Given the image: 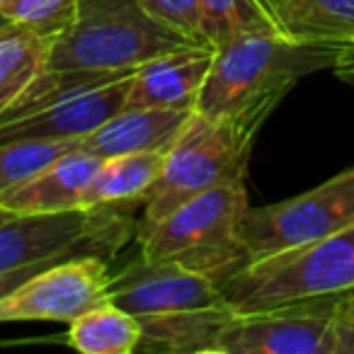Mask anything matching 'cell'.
Wrapping results in <instances>:
<instances>
[{"label": "cell", "instance_id": "6da1fadb", "mask_svg": "<svg viewBox=\"0 0 354 354\" xmlns=\"http://www.w3.org/2000/svg\"><path fill=\"white\" fill-rule=\"evenodd\" d=\"M335 49L296 44L272 32H245L216 46L197 112L265 124L296 80L333 68Z\"/></svg>", "mask_w": 354, "mask_h": 354}, {"label": "cell", "instance_id": "7a4b0ae2", "mask_svg": "<svg viewBox=\"0 0 354 354\" xmlns=\"http://www.w3.org/2000/svg\"><path fill=\"white\" fill-rule=\"evenodd\" d=\"M260 129L262 122L257 119H218L194 109L162 158L160 175L143 199L136 231L153 226L180 204L216 185L245 180Z\"/></svg>", "mask_w": 354, "mask_h": 354}, {"label": "cell", "instance_id": "3957f363", "mask_svg": "<svg viewBox=\"0 0 354 354\" xmlns=\"http://www.w3.org/2000/svg\"><path fill=\"white\" fill-rule=\"evenodd\" d=\"M248 207L245 180L216 185L153 226L138 228L133 233L141 245L138 257L146 262H180L223 284L248 262L238 243V226Z\"/></svg>", "mask_w": 354, "mask_h": 354}, {"label": "cell", "instance_id": "277c9868", "mask_svg": "<svg viewBox=\"0 0 354 354\" xmlns=\"http://www.w3.org/2000/svg\"><path fill=\"white\" fill-rule=\"evenodd\" d=\"M221 289L236 313L337 299L354 289V226L301 248L245 262Z\"/></svg>", "mask_w": 354, "mask_h": 354}, {"label": "cell", "instance_id": "5b68a950", "mask_svg": "<svg viewBox=\"0 0 354 354\" xmlns=\"http://www.w3.org/2000/svg\"><path fill=\"white\" fill-rule=\"evenodd\" d=\"M183 44L192 41L153 20L141 0H75L73 25L51 44L46 68L136 71Z\"/></svg>", "mask_w": 354, "mask_h": 354}, {"label": "cell", "instance_id": "8992f818", "mask_svg": "<svg viewBox=\"0 0 354 354\" xmlns=\"http://www.w3.org/2000/svg\"><path fill=\"white\" fill-rule=\"evenodd\" d=\"M129 207L131 204L51 214L8 212L0 218V274L80 255L109 260L136 233Z\"/></svg>", "mask_w": 354, "mask_h": 354}, {"label": "cell", "instance_id": "52a82bcc", "mask_svg": "<svg viewBox=\"0 0 354 354\" xmlns=\"http://www.w3.org/2000/svg\"><path fill=\"white\" fill-rule=\"evenodd\" d=\"M354 226V167L323 185L267 207H248L238 226V243L248 262L301 248Z\"/></svg>", "mask_w": 354, "mask_h": 354}, {"label": "cell", "instance_id": "ba28073f", "mask_svg": "<svg viewBox=\"0 0 354 354\" xmlns=\"http://www.w3.org/2000/svg\"><path fill=\"white\" fill-rule=\"evenodd\" d=\"M337 299L233 313L216 354H333Z\"/></svg>", "mask_w": 354, "mask_h": 354}, {"label": "cell", "instance_id": "9c48e42d", "mask_svg": "<svg viewBox=\"0 0 354 354\" xmlns=\"http://www.w3.org/2000/svg\"><path fill=\"white\" fill-rule=\"evenodd\" d=\"M104 257L80 255L46 265L0 299V323H66L107 301Z\"/></svg>", "mask_w": 354, "mask_h": 354}, {"label": "cell", "instance_id": "30bf717a", "mask_svg": "<svg viewBox=\"0 0 354 354\" xmlns=\"http://www.w3.org/2000/svg\"><path fill=\"white\" fill-rule=\"evenodd\" d=\"M107 301L136 318H158L223 306V289L209 274L180 262H146L141 257L109 277Z\"/></svg>", "mask_w": 354, "mask_h": 354}, {"label": "cell", "instance_id": "8fae6325", "mask_svg": "<svg viewBox=\"0 0 354 354\" xmlns=\"http://www.w3.org/2000/svg\"><path fill=\"white\" fill-rule=\"evenodd\" d=\"M133 75V73H131ZM127 78L61 95L39 107L0 122V143L10 141H83L109 117L124 109L129 95Z\"/></svg>", "mask_w": 354, "mask_h": 354}, {"label": "cell", "instance_id": "7c38bea8", "mask_svg": "<svg viewBox=\"0 0 354 354\" xmlns=\"http://www.w3.org/2000/svg\"><path fill=\"white\" fill-rule=\"evenodd\" d=\"M214 54L209 44H183L143 61L131 75L124 107L197 109Z\"/></svg>", "mask_w": 354, "mask_h": 354}, {"label": "cell", "instance_id": "4fadbf2b", "mask_svg": "<svg viewBox=\"0 0 354 354\" xmlns=\"http://www.w3.org/2000/svg\"><path fill=\"white\" fill-rule=\"evenodd\" d=\"M267 30L296 44H354V0H250Z\"/></svg>", "mask_w": 354, "mask_h": 354}, {"label": "cell", "instance_id": "5bb4252c", "mask_svg": "<svg viewBox=\"0 0 354 354\" xmlns=\"http://www.w3.org/2000/svg\"><path fill=\"white\" fill-rule=\"evenodd\" d=\"M100 165L102 158L83 148H73L35 177L0 194V209L10 214H51L80 209V199Z\"/></svg>", "mask_w": 354, "mask_h": 354}, {"label": "cell", "instance_id": "9a60e30c", "mask_svg": "<svg viewBox=\"0 0 354 354\" xmlns=\"http://www.w3.org/2000/svg\"><path fill=\"white\" fill-rule=\"evenodd\" d=\"M194 109L170 107H124L109 117L97 131L80 141V148L97 158L127 156V153H156L175 143Z\"/></svg>", "mask_w": 354, "mask_h": 354}, {"label": "cell", "instance_id": "2e32d148", "mask_svg": "<svg viewBox=\"0 0 354 354\" xmlns=\"http://www.w3.org/2000/svg\"><path fill=\"white\" fill-rule=\"evenodd\" d=\"M236 310L228 304L214 306L204 310H187L175 315H158V318L141 320V352H189V354H216V342L221 330L231 320Z\"/></svg>", "mask_w": 354, "mask_h": 354}, {"label": "cell", "instance_id": "e0dca14e", "mask_svg": "<svg viewBox=\"0 0 354 354\" xmlns=\"http://www.w3.org/2000/svg\"><path fill=\"white\" fill-rule=\"evenodd\" d=\"M165 153H127V156L104 158L80 199V209L114 207V204L133 207L143 202L160 175Z\"/></svg>", "mask_w": 354, "mask_h": 354}, {"label": "cell", "instance_id": "ac0fdd59", "mask_svg": "<svg viewBox=\"0 0 354 354\" xmlns=\"http://www.w3.org/2000/svg\"><path fill=\"white\" fill-rule=\"evenodd\" d=\"M141 320L112 301L93 306L68 323L66 344L83 354H131L141 342Z\"/></svg>", "mask_w": 354, "mask_h": 354}, {"label": "cell", "instance_id": "d6986e66", "mask_svg": "<svg viewBox=\"0 0 354 354\" xmlns=\"http://www.w3.org/2000/svg\"><path fill=\"white\" fill-rule=\"evenodd\" d=\"M51 44V39L25 27H0V112L10 107L44 73Z\"/></svg>", "mask_w": 354, "mask_h": 354}, {"label": "cell", "instance_id": "ffe728a7", "mask_svg": "<svg viewBox=\"0 0 354 354\" xmlns=\"http://www.w3.org/2000/svg\"><path fill=\"white\" fill-rule=\"evenodd\" d=\"M78 141H10L0 143V194L35 177L46 165L59 160Z\"/></svg>", "mask_w": 354, "mask_h": 354}, {"label": "cell", "instance_id": "44dd1931", "mask_svg": "<svg viewBox=\"0 0 354 354\" xmlns=\"http://www.w3.org/2000/svg\"><path fill=\"white\" fill-rule=\"evenodd\" d=\"M0 17L56 41L73 25L75 0H0Z\"/></svg>", "mask_w": 354, "mask_h": 354}, {"label": "cell", "instance_id": "7402d4cb", "mask_svg": "<svg viewBox=\"0 0 354 354\" xmlns=\"http://www.w3.org/2000/svg\"><path fill=\"white\" fill-rule=\"evenodd\" d=\"M199 10L204 35L214 49L245 32H270L250 0H199Z\"/></svg>", "mask_w": 354, "mask_h": 354}, {"label": "cell", "instance_id": "603a6c76", "mask_svg": "<svg viewBox=\"0 0 354 354\" xmlns=\"http://www.w3.org/2000/svg\"><path fill=\"white\" fill-rule=\"evenodd\" d=\"M146 12L165 25L167 30L177 32L192 44H209L204 35L202 10H199V0H141ZM212 46V44H209Z\"/></svg>", "mask_w": 354, "mask_h": 354}, {"label": "cell", "instance_id": "cb8c5ba5", "mask_svg": "<svg viewBox=\"0 0 354 354\" xmlns=\"http://www.w3.org/2000/svg\"><path fill=\"white\" fill-rule=\"evenodd\" d=\"M46 265H54V262H41V265H32V267H22V270H15V272H8V274H0V299L3 296L10 294L15 286H20L27 277L37 274L39 270H44Z\"/></svg>", "mask_w": 354, "mask_h": 354}, {"label": "cell", "instance_id": "d4e9b609", "mask_svg": "<svg viewBox=\"0 0 354 354\" xmlns=\"http://www.w3.org/2000/svg\"><path fill=\"white\" fill-rule=\"evenodd\" d=\"M333 71L337 73V78H342L344 83L354 85V44L344 46L335 54Z\"/></svg>", "mask_w": 354, "mask_h": 354}, {"label": "cell", "instance_id": "484cf974", "mask_svg": "<svg viewBox=\"0 0 354 354\" xmlns=\"http://www.w3.org/2000/svg\"><path fill=\"white\" fill-rule=\"evenodd\" d=\"M333 354H354V325L337 318L335 325V349Z\"/></svg>", "mask_w": 354, "mask_h": 354}, {"label": "cell", "instance_id": "4316f807", "mask_svg": "<svg viewBox=\"0 0 354 354\" xmlns=\"http://www.w3.org/2000/svg\"><path fill=\"white\" fill-rule=\"evenodd\" d=\"M337 318L342 320V323L354 325V289L337 299Z\"/></svg>", "mask_w": 354, "mask_h": 354}, {"label": "cell", "instance_id": "83f0119b", "mask_svg": "<svg viewBox=\"0 0 354 354\" xmlns=\"http://www.w3.org/2000/svg\"><path fill=\"white\" fill-rule=\"evenodd\" d=\"M3 25H8V22H6V20H3V17H0V27H3Z\"/></svg>", "mask_w": 354, "mask_h": 354}, {"label": "cell", "instance_id": "f1b7e54d", "mask_svg": "<svg viewBox=\"0 0 354 354\" xmlns=\"http://www.w3.org/2000/svg\"><path fill=\"white\" fill-rule=\"evenodd\" d=\"M6 214H8V212H3V209H0V218H3V216H6Z\"/></svg>", "mask_w": 354, "mask_h": 354}]
</instances>
